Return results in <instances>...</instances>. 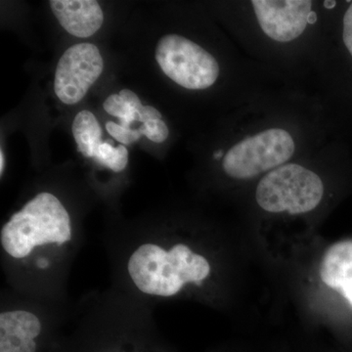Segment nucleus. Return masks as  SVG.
<instances>
[{
	"mask_svg": "<svg viewBox=\"0 0 352 352\" xmlns=\"http://www.w3.org/2000/svg\"><path fill=\"white\" fill-rule=\"evenodd\" d=\"M127 273L132 283L145 295L170 298L185 285H201L210 274V264L188 245L176 244L164 249L154 243L136 248L129 261Z\"/></svg>",
	"mask_w": 352,
	"mask_h": 352,
	"instance_id": "f257e3e1",
	"label": "nucleus"
},
{
	"mask_svg": "<svg viewBox=\"0 0 352 352\" xmlns=\"http://www.w3.org/2000/svg\"><path fill=\"white\" fill-rule=\"evenodd\" d=\"M73 238L71 217L62 201L41 192L2 226L0 243L12 258H28L38 247L63 245Z\"/></svg>",
	"mask_w": 352,
	"mask_h": 352,
	"instance_id": "f03ea898",
	"label": "nucleus"
},
{
	"mask_svg": "<svg viewBox=\"0 0 352 352\" xmlns=\"http://www.w3.org/2000/svg\"><path fill=\"white\" fill-rule=\"evenodd\" d=\"M324 185L316 173L296 164L271 170L259 182L256 199L270 212L305 214L320 204Z\"/></svg>",
	"mask_w": 352,
	"mask_h": 352,
	"instance_id": "7ed1b4c3",
	"label": "nucleus"
},
{
	"mask_svg": "<svg viewBox=\"0 0 352 352\" xmlns=\"http://www.w3.org/2000/svg\"><path fill=\"white\" fill-rule=\"evenodd\" d=\"M155 57L171 80L190 90L212 87L219 76L215 58L198 44L178 34H166L157 44Z\"/></svg>",
	"mask_w": 352,
	"mask_h": 352,
	"instance_id": "20e7f679",
	"label": "nucleus"
},
{
	"mask_svg": "<svg viewBox=\"0 0 352 352\" xmlns=\"http://www.w3.org/2000/svg\"><path fill=\"white\" fill-rule=\"evenodd\" d=\"M294 153L295 142L289 132L267 129L233 146L226 153L222 166L230 177L250 179L283 166Z\"/></svg>",
	"mask_w": 352,
	"mask_h": 352,
	"instance_id": "39448f33",
	"label": "nucleus"
},
{
	"mask_svg": "<svg viewBox=\"0 0 352 352\" xmlns=\"http://www.w3.org/2000/svg\"><path fill=\"white\" fill-rule=\"evenodd\" d=\"M103 69V58L96 45L85 43L71 46L57 64L55 94L66 105L80 103L100 78Z\"/></svg>",
	"mask_w": 352,
	"mask_h": 352,
	"instance_id": "423d86ee",
	"label": "nucleus"
},
{
	"mask_svg": "<svg viewBox=\"0 0 352 352\" xmlns=\"http://www.w3.org/2000/svg\"><path fill=\"white\" fill-rule=\"evenodd\" d=\"M252 4L263 31L279 43L298 38L312 14L308 0H252Z\"/></svg>",
	"mask_w": 352,
	"mask_h": 352,
	"instance_id": "0eeeda50",
	"label": "nucleus"
},
{
	"mask_svg": "<svg viewBox=\"0 0 352 352\" xmlns=\"http://www.w3.org/2000/svg\"><path fill=\"white\" fill-rule=\"evenodd\" d=\"M51 10L65 31L76 38H89L100 30L104 14L94 0H52Z\"/></svg>",
	"mask_w": 352,
	"mask_h": 352,
	"instance_id": "6e6552de",
	"label": "nucleus"
},
{
	"mask_svg": "<svg viewBox=\"0 0 352 352\" xmlns=\"http://www.w3.org/2000/svg\"><path fill=\"white\" fill-rule=\"evenodd\" d=\"M320 276L352 307V241H342L329 248L322 261Z\"/></svg>",
	"mask_w": 352,
	"mask_h": 352,
	"instance_id": "1a4fd4ad",
	"label": "nucleus"
},
{
	"mask_svg": "<svg viewBox=\"0 0 352 352\" xmlns=\"http://www.w3.org/2000/svg\"><path fill=\"white\" fill-rule=\"evenodd\" d=\"M78 152L87 157H94L102 143V129L94 113L82 111L76 116L72 126Z\"/></svg>",
	"mask_w": 352,
	"mask_h": 352,
	"instance_id": "9d476101",
	"label": "nucleus"
},
{
	"mask_svg": "<svg viewBox=\"0 0 352 352\" xmlns=\"http://www.w3.org/2000/svg\"><path fill=\"white\" fill-rule=\"evenodd\" d=\"M62 352H157L154 344L143 342V340L133 339H122L116 340H103L95 342L94 344L87 346H78Z\"/></svg>",
	"mask_w": 352,
	"mask_h": 352,
	"instance_id": "9b49d317",
	"label": "nucleus"
},
{
	"mask_svg": "<svg viewBox=\"0 0 352 352\" xmlns=\"http://www.w3.org/2000/svg\"><path fill=\"white\" fill-rule=\"evenodd\" d=\"M94 159L113 173H122L129 163V151L124 145L115 148L110 143L102 142L97 148Z\"/></svg>",
	"mask_w": 352,
	"mask_h": 352,
	"instance_id": "f8f14e48",
	"label": "nucleus"
},
{
	"mask_svg": "<svg viewBox=\"0 0 352 352\" xmlns=\"http://www.w3.org/2000/svg\"><path fill=\"white\" fill-rule=\"evenodd\" d=\"M103 108L110 115L119 118L120 122H122L120 126L127 127V129H129L132 122L138 120V112L122 100L120 94L110 95L104 101Z\"/></svg>",
	"mask_w": 352,
	"mask_h": 352,
	"instance_id": "ddd939ff",
	"label": "nucleus"
},
{
	"mask_svg": "<svg viewBox=\"0 0 352 352\" xmlns=\"http://www.w3.org/2000/svg\"><path fill=\"white\" fill-rule=\"evenodd\" d=\"M142 135L155 143H163L170 135V131L166 122L162 120H149L139 127Z\"/></svg>",
	"mask_w": 352,
	"mask_h": 352,
	"instance_id": "4468645a",
	"label": "nucleus"
},
{
	"mask_svg": "<svg viewBox=\"0 0 352 352\" xmlns=\"http://www.w3.org/2000/svg\"><path fill=\"white\" fill-rule=\"evenodd\" d=\"M106 129L112 138L119 141L120 144L124 145H131L132 143L136 142L142 135L139 129H131V127L127 129V127H124L113 122H107Z\"/></svg>",
	"mask_w": 352,
	"mask_h": 352,
	"instance_id": "2eb2a0df",
	"label": "nucleus"
},
{
	"mask_svg": "<svg viewBox=\"0 0 352 352\" xmlns=\"http://www.w3.org/2000/svg\"><path fill=\"white\" fill-rule=\"evenodd\" d=\"M342 39H344L347 50L349 51L352 56V2L347 8L346 14H344Z\"/></svg>",
	"mask_w": 352,
	"mask_h": 352,
	"instance_id": "dca6fc26",
	"label": "nucleus"
},
{
	"mask_svg": "<svg viewBox=\"0 0 352 352\" xmlns=\"http://www.w3.org/2000/svg\"><path fill=\"white\" fill-rule=\"evenodd\" d=\"M155 120H162V113L152 106H144L139 113L138 120L142 124Z\"/></svg>",
	"mask_w": 352,
	"mask_h": 352,
	"instance_id": "f3484780",
	"label": "nucleus"
},
{
	"mask_svg": "<svg viewBox=\"0 0 352 352\" xmlns=\"http://www.w3.org/2000/svg\"><path fill=\"white\" fill-rule=\"evenodd\" d=\"M4 164H6V162H4V155L3 151H0V175H3V170H4Z\"/></svg>",
	"mask_w": 352,
	"mask_h": 352,
	"instance_id": "a211bd4d",
	"label": "nucleus"
},
{
	"mask_svg": "<svg viewBox=\"0 0 352 352\" xmlns=\"http://www.w3.org/2000/svg\"><path fill=\"white\" fill-rule=\"evenodd\" d=\"M223 155V152L221 151V150H219V151L214 153V157H217V159H219L220 157Z\"/></svg>",
	"mask_w": 352,
	"mask_h": 352,
	"instance_id": "6ab92c4d",
	"label": "nucleus"
}]
</instances>
